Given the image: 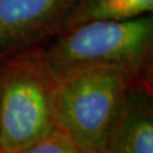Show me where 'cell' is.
Wrapping results in <instances>:
<instances>
[{"mask_svg":"<svg viewBox=\"0 0 153 153\" xmlns=\"http://www.w3.org/2000/svg\"><path fill=\"white\" fill-rule=\"evenodd\" d=\"M35 50L53 78L88 67H117L152 76L153 16L78 24Z\"/></svg>","mask_w":153,"mask_h":153,"instance_id":"cell-1","label":"cell"},{"mask_svg":"<svg viewBox=\"0 0 153 153\" xmlns=\"http://www.w3.org/2000/svg\"><path fill=\"white\" fill-rule=\"evenodd\" d=\"M152 11L153 0H76L64 30L94 21H127Z\"/></svg>","mask_w":153,"mask_h":153,"instance_id":"cell-6","label":"cell"},{"mask_svg":"<svg viewBox=\"0 0 153 153\" xmlns=\"http://www.w3.org/2000/svg\"><path fill=\"white\" fill-rule=\"evenodd\" d=\"M19 153H90L59 129Z\"/></svg>","mask_w":153,"mask_h":153,"instance_id":"cell-7","label":"cell"},{"mask_svg":"<svg viewBox=\"0 0 153 153\" xmlns=\"http://www.w3.org/2000/svg\"><path fill=\"white\" fill-rule=\"evenodd\" d=\"M76 0H0V58L60 33Z\"/></svg>","mask_w":153,"mask_h":153,"instance_id":"cell-4","label":"cell"},{"mask_svg":"<svg viewBox=\"0 0 153 153\" xmlns=\"http://www.w3.org/2000/svg\"><path fill=\"white\" fill-rule=\"evenodd\" d=\"M103 153H153L152 76L136 78L127 88Z\"/></svg>","mask_w":153,"mask_h":153,"instance_id":"cell-5","label":"cell"},{"mask_svg":"<svg viewBox=\"0 0 153 153\" xmlns=\"http://www.w3.org/2000/svg\"><path fill=\"white\" fill-rule=\"evenodd\" d=\"M140 77L117 67H88L55 78L57 128L90 153H103L127 88Z\"/></svg>","mask_w":153,"mask_h":153,"instance_id":"cell-2","label":"cell"},{"mask_svg":"<svg viewBox=\"0 0 153 153\" xmlns=\"http://www.w3.org/2000/svg\"><path fill=\"white\" fill-rule=\"evenodd\" d=\"M53 86L35 48L0 58V153H19L58 129Z\"/></svg>","mask_w":153,"mask_h":153,"instance_id":"cell-3","label":"cell"}]
</instances>
